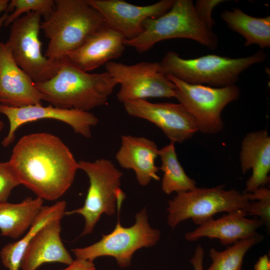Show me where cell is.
I'll return each mask as SVG.
<instances>
[{
  "instance_id": "obj_26",
  "label": "cell",
  "mask_w": 270,
  "mask_h": 270,
  "mask_svg": "<svg viewBox=\"0 0 270 270\" xmlns=\"http://www.w3.org/2000/svg\"><path fill=\"white\" fill-rule=\"evenodd\" d=\"M54 7V0H12L10 1L7 12L8 14L4 25L8 26L26 13L36 12L43 16L44 20L51 14Z\"/></svg>"
},
{
  "instance_id": "obj_32",
  "label": "cell",
  "mask_w": 270,
  "mask_h": 270,
  "mask_svg": "<svg viewBox=\"0 0 270 270\" xmlns=\"http://www.w3.org/2000/svg\"><path fill=\"white\" fill-rule=\"evenodd\" d=\"M254 270H270V261L268 255L264 254L259 258L254 264Z\"/></svg>"
},
{
  "instance_id": "obj_2",
  "label": "cell",
  "mask_w": 270,
  "mask_h": 270,
  "mask_svg": "<svg viewBox=\"0 0 270 270\" xmlns=\"http://www.w3.org/2000/svg\"><path fill=\"white\" fill-rule=\"evenodd\" d=\"M34 84L44 100L51 105L84 112L106 104L118 84L108 72L90 74L66 58L61 60L57 72L51 78Z\"/></svg>"
},
{
  "instance_id": "obj_14",
  "label": "cell",
  "mask_w": 270,
  "mask_h": 270,
  "mask_svg": "<svg viewBox=\"0 0 270 270\" xmlns=\"http://www.w3.org/2000/svg\"><path fill=\"white\" fill-rule=\"evenodd\" d=\"M101 14L106 26L131 40L144 30L148 18H156L166 13L174 0H162L147 6H136L123 0H88Z\"/></svg>"
},
{
  "instance_id": "obj_8",
  "label": "cell",
  "mask_w": 270,
  "mask_h": 270,
  "mask_svg": "<svg viewBox=\"0 0 270 270\" xmlns=\"http://www.w3.org/2000/svg\"><path fill=\"white\" fill-rule=\"evenodd\" d=\"M79 169L88 176L90 185L82 206L66 211L64 215H82L84 219V230L80 236L92 232L102 214L113 215L117 209V200L123 191L120 188L123 175L112 162L100 158L93 162L80 160Z\"/></svg>"
},
{
  "instance_id": "obj_5",
  "label": "cell",
  "mask_w": 270,
  "mask_h": 270,
  "mask_svg": "<svg viewBox=\"0 0 270 270\" xmlns=\"http://www.w3.org/2000/svg\"><path fill=\"white\" fill-rule=\"evenodd\" d=\"M142 26L140 35L124 42L126 46L140 53L148 50L158 42L172 38L192 40L212 50L218 45L216 34L200 19L191 0H174L168 11L159 17L146 19Z\"/></svg>"
},
{
  "instance_id": "obj_3",
  "label": "cell",
  "mask_w": 270,
  "mask_h": 270,
  "mask_svg": "<svg viewBox=\"0 0 270 270\" xmlns=\"http://www.w3.org/2000/svg\"><path fill=\"white\" fill-rule=\"evenodd\" d=\"M88 0H54L50 16L40 24L48 44L44 56L60 62L105 25Z\"/></svg>"
},
{
  "instance_id": "obj_9",
  "label": "cell",
  "mask_w": 270,
  "mask_h": 270,
  "mask_svg": "<svg viewBox=\"0 0 270 270\" xmlns=\"http://www.w3.org/2000/svg\"><path fill=\"white\" fill-rule=\"evenodd\" d=\"M176 86V98L196 120L199 131L216 134L224 128L221 112L237 100L239 88L234 84L213 88L186 83L172 76H166Z\"/></svg>"
},
{
  "instance_id": "obj_27",
  "label": "cell",
  "mask_w": 270,
  "mask_h": 270,
  "mask_svg": "<svg viewBox=\"0 0 270 270\" xmlns=\"http://www.w3.org/2000/svg\"><path fill=\"white\" fill-rule=\"evenodd\" d=\"M250 201L246 210L247 215L259 217L262 224L270 227V190L260 187L252 192H244Z\"/></svg>"
},
{
  "instance_id": "obj_15",
  "label": "cell",
  "mask_w": 270,
  "mask_h": 270,
  "mask_svg": "<svg viewBox=\"0 0 270 270\" xmlns=\"http://www.w3.org/2000/svg\"><path fill=\"white\" fill-rule=\"evenodd\" d=\"M42 94L16 64L8 44L0 42V104L20 108L42 104Z\"/></svg>"
},
{
  "instance_id": "obj_23",
  "label": "cell",
  "mask_w": 270,
  "mask_h": 270,
  "mask_svg": "<svg viewBox=\"0 0 270 270\" xmlns=\"http://www.w3.org/2000/svg\"><path fill=\"white\" fill-rule=\"evenodd\" d=\"M220 16L230 29L245 38V46L256 44L262 48L270 47V16L254 17L236 8L232 10H224Z\"/></svg>"
},
{
  "instance_id": "obj_29",
  "label": "cell",
  "mask_w": 270,
  "mask_h": 270,
  "mask_svg": "<svg viewBox=\"0 0 270 270\" xmlns=\"http://www.w3.org/2000/svg\"><path fill=\"white\" fill-rule=\"evenodd\" d=\"M222 0H198L194 5V9L198 18L205 26L212 30L214 24L212 18L214 8Z\"/></svg>"
},
{
  "instance_id": "obj_7",
  "label": "cell",
  "mask_w": 270,
  "mask_h": 270,
  "mask_svg": "<svg viewBox=\"0 0 270 270\" xmlns=\"http://www.w3.org/2000/svg\"><path fill=\"white\" fill-rule=\"evenodd\" d=\"M250 202L244 193L234 189L226 190L224 185L212 188L196 187L177 193L168 201V224L174 228L181 222L192 219L200 226L218 212H246Z\"/></svg>"
},
{
  "instance_id": "obj_34",
  "label": "cell",
  "mask_w": 270,
  "mask_h": 270,
  "mask_svg": "<svg viewBox=\"0 0 270 270\" xmlns=\"http://www.w3.org/2000/svg\"><path fill=\"white\" fill-rule=\"evenodd\" d=\"M8 12H5L4 13V14L0 16V29L2 26V24H4V22L8 15Z\"/></svg>"
},
{
  "instance_id": "obj_17",
  "label": "cell",
  "mask_w": 270,
  "mask_h": 270,
  "mask_svg": "<svg viewBox=\"0 0 270 270\" xmlns=\"http://www.w3.org/2000/svg\"><path fill=\"white\" fill-rule=\"evenodd\" d=\"M55 218L47 222L32 238L22 258V270H36L48 262L69 265L74 260L63 244L60 232L61 220Z\"/></svg>"
},
{
  "instance_id": "obj_16",
  "label": "cell",
  "mask_w": 270,
  "mask_h": 270,
  "mask_svg": "<svg viewBox=\"0 0 270 270\" xmlns=\"http://www.w3.org/2000/svg\"><path fill=\"white\" fill-rule=\"evenodd\" d=\"M126 39L106 24L66 58L82 71L88 72L120 56Z\"/></svg>"
},
{
  "instance_id": "obj_22",
  "label": "cell",
  "mask_w": 270,
  "mask_h": 270,
  "mask_svg": "<svg viewBox=\"0 0 270 270\" xmlns=\"http://www.w3.org/2000/svg\"><path fill=\"white\" fill-rule=\"evenodd\" d=\"M66 202L59 200L50 206H43L26 234L22 238L4 246L0 252L3 265L8 270H19L24 254L32 238L47 222L64 216Z\"/></svg>"
},
{
  "instance_id": "obj_4",
  "label": "cell",
  "mask_w": 270,
  "mask_h": 270,
  "mask_svg": "<svg viewBox=\"0 0 270 270\" xmlns=\"http://www.w3.org/2000/svg\"><path fill=\"white\" fill-rule=\"evenodd\" d=\"M266 58L262 50L244 58L208 54L192 59L183 58L178 53L168 51L159 63L160 71L166 76L190 84L220 88L234 84L244 70Z\"/></svg>"
},
{
  "instance_id": "obj_1",
  "label": "cell",
  "mask_w": 270,
  "mask_h": 270,
  "mask_svg": "<svg viewBox=\"0 0 270 270\" xmlns=\"http://www.w3.org/2000/svg\"><path fill=\"white\" fill-rule=\"evenodd\" d=\"M8 162L20 184L50 201L66 192L79 169L68 146L59 137L48 132L23 136L14 146Z\"/></svg>"
},
{
  "instance_id": "obj_30",
  "label": "cell",
  "mask_w": 270,
  "mask_h": 270,
  "mask_svg": "<svg viewBox=\"0 0 270 270\" xmlns=\"http://www.w3.org/2000/svg\"><path fill=\"white\" fill-rule=\"evenodd\" d=\"M60 270H96V266L93 262L76 258L67 268Z\"/></svg>"
},
{
  "instance_id": "obj_13",
  "label": "cell",
  "mask_w": 270,
  "mask_h": 270,
  "mask_svg": "<svg viewBox=\"0 0 270 270\" xmlns=\"http://www.w3.org/2000/svg\"><path fill=\"white\" fill-rule=\"evenodd\" d=\"M123 104L128 114L154 124L170 142L182 143L199 131L196 120L180 104L152 103L142 100Z\"/></svg>"
},
{
  "instance_id": "obj_12",
  "label": "cell",
  "mask_w": 270,
  "mask_h": 270,
  "mask_svg": "<svg viewBox=\"0 0 270 270\" xmlns=\"http://www.w3.org/2000/svg\"><path fill=\"white\" fill-rule=\"evenodd\" d=\"M0 113L6 116L10 124L8 133L2 142L4 147L12 143L16 132L22 125L37 120L48 118L60 120L70 126L75 133L86 138L92 136V128L98 122V118L90 112L62 108L51 104L14 108L0 104Z\"/></svg>"
},
{
  "instance_id": "obj_19",
  "label": "cell",
  "mask_w": 270,
  "mask_h": 270,
  "mask_svg": "<svg viewBox=\"0 0 270 270\" xmlns=\"http://www.w3.org/2000/svg\"><path fill=\"white\" fill-rule=\"evenodd\" d=\"M246 216L244 210L228 212L218 219H211L194 230L186 232L185 238L194 242L202 237H208L219 240L222 244L232 245L239 240L254 235L262 225L259 219H248Z\"/></svg>"
},
{
  "instance_id": "obj_28",
  "label": "cell",
  "mask_w": 270,
  "mask_h": 270,
  "mask_svg": "<svg viewBox=\"0 0 270 270\" xmlns=\"http://www.w3.org/2000/svg\"><path fill=\"white\" fill-rule=\"evenodd\" d=\"M20 184L9 162H0V203L7 202L12 190Z\"/></svg>"
},
{
  "instance_id": "obj_20",
  "label": "cell",
  "mask_w": 270,
  "mask_h": 270,
  "mask_svg": "<svg viewBox=\"0 0 270 270\" xmlns=\"http://www.w3.org/2000/svg\"><path fill=\"white\" fill-rule=\"evenodd\" d=\"M243 174L252 169L244 192H252L270 182V137L266 130L254 132L244 138L240 153Z\"/></svg>"
},
{
  "instance_id": "obj_25",
  "label": "cell",
  "mask_w": 270,
  "mask_h": 270,
  "mask_svg": "<svg viewBox=\"0 0 270 270\" xmlns=\"http://www.w3.org/2000/svg\"><path fill=\"white\" fill-rule=\"evenodd\" d=\"M263 239V236L256 232L250 237L238 240L223 251L211 248L209 256L212 264L206 270H242L246 253Z\"/></svg>"
},
{
  "instance_id": "obj_35",
  "label": "cell",
  "mask_w": 270,
  "mask_h": 270,
  "mask_svg": "<svg viewBox=\"0 0 270 270\" xmlns=\"http://www.w3.org/2000/svg\"><path fill=\"white\" fill-rule=\"evenodd\" d=\"M4 127V124L2 121L0 120V133L2 132Z\"/></svg>"
},
{
  "instance_id": "obj_18",
  "label": "cell",
  "mask_w": 270,
  "mask_h": 270,
  "mask_svg": "<svg viewBox=\"0 0 270 270\" xmlns=\"http://www.w3.org/2000/svg\"><path fill=\"white\" fill-rule=\"evenodd\" d=\"M156 144L144 136L122 135L121 146L115 157L120 166L131 169L137 181L142 186H147L152 180H158V168L155 160L158 156Z\"/></svg>"
},
{
  "instance_id": "obj_11",
  "label": "cell",
  "mask_w": 270,
  "mask_h": 270,
  "mask_svg": "<svg viewBox=\"0 0 270 270\" xmlns=\"http://www.w3.org/2000/svg\"><path fill=\"white\" fill-rule=\"evenodd\" d=\"M105 66L106 72L120 86L116 94L120 102L149 98H176V86L160 71L159 62L128 65L110 61Z\"/></svg>"
},
{
  "instance_id": "obj_21",
  "label": "cell",
  "mask_w": 270,
  "mask_h": 270,
  "mask_svg": "<svg viewBox=\"0 0 270 270\" xmlns=\"http://www.w3.org/2000/svg\"><path fill=\"white\" fill-rule=\"evenodd\" d=\"M40 198L28 197L18 203H0L1 234L14 239L19 238L32 225L43 206Z\"/></svg>"
},
{
  "instance_id": "obj_10",
  "label": "cell",
  "mask_w": 270,
  "mask_h": 270,
  "mask_svg": "<svg viewBox=\"0 0 270 270\" xmlns=\"http://www.w3.org/2000/svg\"><path fill=\"white\" fill-rule=\"evenodd\" d=\"M42 16L36 12L26 14L14 21L6 42L18 66L34 83L46 81L57 72L61 63L53 62L42 52L40 40Z\"/></svg>"
},
{
  "instance_id": "obj_6",
  "label": "cell",
  "mask_w": 270,
  "mask_h": 270,
  "mask_svg": "<svg viewBox=\"0 0 270 270\" xmlns=\"http://www.w3.org/2000/svg\"><path fill=\"white\" fill-rule=\"evenodd\" d=\"M122 202H117L118 220L114 230L102 235L99 241L92 244L72 249L76 258L93 262L98 257L112 256L120 268H125L130 265L132 256L137 250L152 246L160 240V232L150 226L145 208L136 214V221L132 226L121 225L119 216Z\"/></svg>"
},
{
  "instance_id": "obj_24",
  "label": "cell",
  "mask_w": 270,
  "mask_h": 270,
  "mask_svg": "<svg viewBox=\"0 0 270 270\" xmlns=\"http://www.w3.org/2000/svg\"><path fill=\"white\" fill-rule=\"evenodd\" d=\"M163 172L162 191L167 194L179 193L195 188L196 183L185 172L177 158L174 143L170 142L158 150Z\"/></svg>"
},
{
  "instance_id": "obj_33",
  "label": "cell",
  "mask_w": 270,
  "mask_h": 270,
  "mask_svg": "<svg viewBox=\"0 0 270 270\" xmlns=\"http://www.w3.org/2000/svg\"><path fill=\"white\" fill-rule=\"evenodd\" d=\"M9 2L8 0H0V14L2 12H7Z\"/></svg>"
},
{
  "instance_id": "obj_31",
  "label": "cell",
  "mask_w": 270,
  "mask_h": 270,
  "mask_svg": "<svg viewBox=\"0 0 270 270\" xmlns=\"http://www.w3.org/2000/svg\"><path fill=\"white\" fill-rule=\"evenodd\" d=\"M204 250L200 244L197 246L194 253L190 260L194 270H204L203 266Z\"/></svg>"
}]
</instances>
